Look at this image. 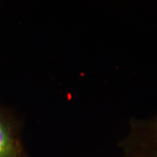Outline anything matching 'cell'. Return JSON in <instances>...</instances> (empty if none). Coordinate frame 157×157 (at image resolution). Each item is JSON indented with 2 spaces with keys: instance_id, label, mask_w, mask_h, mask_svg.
Masks as SVG:
<instances>
[{
  "instance_id": "2",
  "label": "cell",
  "mask_w": 157,
  "mask_h": 157,
  "mask_svg": "<svg viewBox=\"0 0 157 157\" xmlns=\"http://www.w3.org/2000/svg\"><path fill=\"white\" fill-rule=\"evenodd\" d=\"M124 157H157V118L134 127L124 144Z\"/></svg>"
},
{
  "instance_id": "1",
  "label": "cell",
  "mask_w": 157,
  "mask_h": 157,
  "mask_svg": "<svg viewBox=\"0 0 157 157\" xmlns=\"http://www.w3.org/2000/svg\"><path fill=\"white\" fill-rule=\"evenodd\" d=\"M0 157H28L21 126L11 110L0 104Z\"/></svg>"
}]
</instances>
